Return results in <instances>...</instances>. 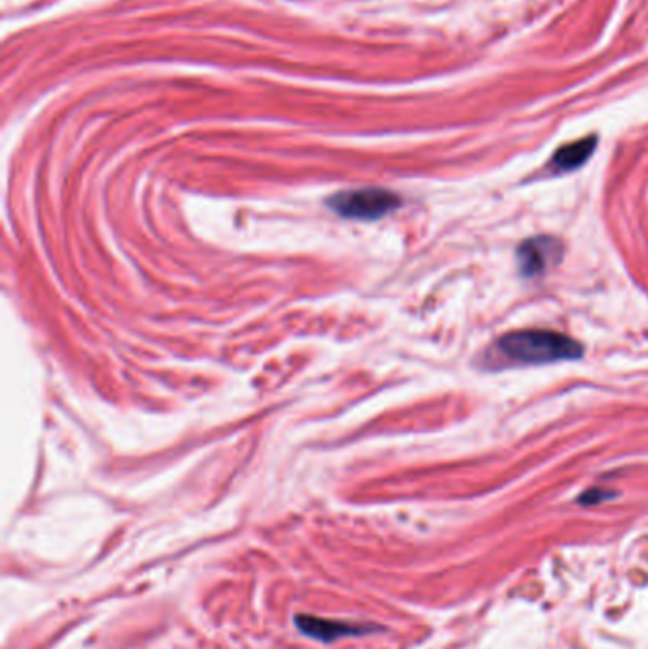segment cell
<instances>
[{"label": "cell", "mask_w": 648, "mask_h": 649, "mask_svg": "<svg viewBox=\"0 0 648 649\" xmlns=\"http://www.w3.org/2000/svg\"><path fill=\"white\" fill-rule=\"evenodd\" d=\"M401 200L396 192L386 189H357L339 192L329 200V207L341 217L356 220L383 219L388 213L396 212Z\"/></svg>", "instance_id": "obj_2"}, {"label": "cell", "mask_w": 648, "mask_h": 649, "mask_svg": "<svg viewBox=\"0 0 648 649\" xmlns=\"http://www.w3.org/2000/svg\"><path fill=\"white\" fill-rule=\"evenodd\" d=\"M595 145H598V139H595V137H588V139H580V141L565 145V147L557 150L554 158H552V168H554L557 173L578 170V168L584 166V163L588 162V158L593 155Z\"/></svg>", "instance_id": "obj_5"}, {"label": "cell", "mask_w": 648, "mask_h": 649, "mask_svg": "<svg viewBox=\"0 0 648 649\" xmlns=\"http://www.w3.org/2000/svg\"><path fill=\"white\" fill-rule=\"evenodd\" d=\"M606 498H613V494H606V490H590L586 494L580 496V503L582 505H595L599 501H605Z\"/></svg>", "instance_id": "obj_6"}, {"label": "cell", "mask_w": 648, "mask_h": 649, "mask_svg": "<svg viewBox=\"0 0 648 649\" xmlns=\"http://www.w3.org/2000/svg\"><path fill=\"white\" fill-rule=\"evenodd\" d=\"M295 623H297L300 633H305L308 638L320 640V642H333V640L346 638V636H362L370 630V627H365V625L331 622V619H321V617H312V615H297Z\"/></svg>", "instance_id": "obj_4"}, {"label": "cell", "mask_w": 648, "mask_h": 649, "mask_svg": "<svg viewBox=\"0 0 648 649\" xmlns=\"http://www.w3.org/2000/svg\"><path fill=\"white\" fill-rule=\"evenodd\" d=\"M564 259V243L552 236H536L518 249V266L525 277H538Z\"/></svg>", "instance_id": "obj_3"}, {"label": "cell", "mask_w": 648, "mask_h": 649, "mask_svg": "<svg viewBox=\"0 0 648 649\" xmlns=\"http://www.w3.org/2000/svg\"><path fill=\"white\" fill-rule=\"evenodd\" d=\"M497 357L512 365H546L580 360L584 346L567 334L544 329H523L500 337L494 346Z\"/></svg>", "instance_id": "obj_1"}]
</instances>
